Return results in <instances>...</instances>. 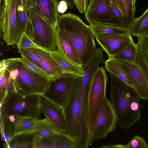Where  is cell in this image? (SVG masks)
Wrapping results in <instances>:
<instances>
[{
	"mask_svg": "<svg viewBox=\"0 0 148 148\" xmlns=\"http://www.w3.org/2000/svg\"><path fill=\"white\" fill-rule=\"evenodd\" d=\"M57 29L67 40L84 66L96 49L90 25L78 16L69 12L59 15Z\"/></svg>",
	"mask_w": 148,
	"mask_h": 148,
	"instance_id": "1",
	"label": "cell"
},
{
	"mask_svg": "<svg viewBox=\"0 0 148 148\" xmlns=\"http://www.w3.org/2000/svg\"><path fill=\"white\" fill-rule=\"evenodd\" d=\"M109 73L110 102L116 115V124L121 129H128L140 118V99L133 88Z\"/></svg>",
	"mask_w": 148,
	"mask_h": 148,
	"instance_id": "2",
	"label": "cell"
},
{
	"mask_svg": "<svg viewBox=\"0 0 148 148\" xmlns=\"http://www.w3.org/2000/svg\"><path fill=\"white\" fill-rule=\"evenodd\" d=\"M6 59L19 71L16 79L12 80L16 92L24 96L33 95L42 96L51 79L31 71L21 61L20 58Z\"/></svg>",
	"mask_w": 148,
	"mask_h": 148,
	"instance_id": "3",
	"label": "cell"
},
{
	"mask_svg": "<svg viewBox=\"0 0 148 148\" xmlns=\"http://www.w3.org/2000/svg\"><path fill=\"white\" fill-rule=\"evenodd\" d=\"M29 21L26 32L38 45L49 51L56 49L57 25L43 17L33 7L28 11Z\"/></svg>",
	"mask_w": 148,
	"mask_h": 148,
	"instance_id": "4",
	"label": "cell"
},
{
	"mask_svg": "<svg viewBox=\"0 0 148 148\" xmlns=\"http://www.w3.org/2000/svg\"><path fill=\"white\" fill-rule=\"evenodd\" d=\"M42 96H22L17 93L11 95L0 105V118L12 114L39 119L41 112Z\"/></svg>",
	"mask_w": 148,
	"mask_h": 148,
	"instance_id": "5",
	"label": "cell"
},
{
	"mask_svg": "<svg viewBox=\"0 0 148 148\" xmlns=\"http://www.w3.org/2000/svg\"><path fill=\"white\" fill-rule=\"evenodd\" d=\"M81 89V78L78 77L73 85L62 108L67 125V133L76 140L78 143L80 133Z\"/></svg>",
	"mask_w": 148,
	"mask_h": 148,
	"instance_id": "6",
	"label": "cell"
},
{
	"mask_svg": "<svg viewBox=\"0 0 148 148\" xmlns=\"http://www.w3.org/2000/svg\"><path fill=\"white\" fill-rule=\"evenodd\" d=\"M116 120L110 101L106 97L96 112L89 129L90 145L95 140L105 138L115 128Z\"/></svg>",
	"mask_w": 148,
	"mask_h": 148,
	"instance_id": "7",
	"label": "cell"
},
{
	"mask_svg": "<svg viewBox=\"0 0 148 148\" xmlns=\"http://www.w3.org/2000/svg\"><path fill=\"white\" fill-rule=\"evenodd\" d=\"M0 26L7 45H16L22 34L17 20L16 0H4L0 10Z\"/></svg>",
	"mask_w": 148,
	"mask_h": 148,
	"instance_id": "8",
	"label": "cell"
},
{
	"mask_svg": "<svg viewBox=\"0 0 148 148\" xmlns=\"http://www.w3.org/2000/svg\"><path fill=\"white\" fill-rule=\"evenodd\" d=\"M107 77L102 67L97 69L92 80L89 91L88 121L89 130L94 116L106 97Z\"/></svg>",
	"mask_w": 148,
	"mask_h": 148,
	"instance_id": "9",
	"label": "cell"
},
{
	"mask_svg": "<svg viewBox=\"0 0 148 148\" xmlns=\"http://www.w3.org/2000/svg\"><path fill=\"white\" fill-rule=\"evenodd\" d=\"M78 77L65 73L59 77L51 80L48 88L42 96V97L63 108L73 85Z\"/></svg>",
	"mask_w": 148,
	"mask_h": 148,
	"instance_id": "10",
	"label": "cell"
},
{
	"mask_svg": "<svg viewBox=\"0 0 148 148\" xmlns=\"http://www.w3.org/2000/svg\"><path fill=\"white\" fill-rule=\"evenodd\" d=\"M111 2L110 0H90L84 13L88 22L123 27L114 15Z\"/></svg>",
	"mask_w": 148,
	"mask_h": 148,
	"instance_id": "11",
	"label": "cell"
},
{
	"mask_svg": "<svg viewBox=\"0 0 148 148\" xmlns=\"http://www.w3.org/2000/svg\"><path fill=\"white\" fill-rule=\"evenodd\" d=\"M29 60L47 73L52 80L65 73L64 70L53 59L50 52L42 48H33Z\"/></svg>",
	"mask_w": 148,
	"mask_h": 148,
	"instance_id": "12",
	"label": "cell"
},
{
	"mask_svg": "<svg viewBox=\"0 0 148 148\" xmlns=\"http://www.w3.org/2000/svg\"><path fill=\"white\" fill-rule=\"evenodd\" d=\"M132 36L130 34L103 35L95 38L107 54L108 58H111L134 41Z\"/></svg>",
	"mask_w": 148,
	"mask_h": 148,
	"instance_id": "13",
	"label": "cell"
},
{
	"mask_svg": "<svg viewBox=\"0 0 148 148\" xmlns=\"http://www.w3.org/2000/svg\"><path fill=\"white\" fill-rule=\"evenodd\" d=\"M128 69L134 84V89L138 94L140 99H148V76L137 62L132 64L121 61Z\"/></svg>",
	"mask_w": 148,
	"mask_h": 148,
	"instance_id": "14",
	"label": "cell"
},
{
	"mask_svg": "<svg viewBox=\"0 0 148 148\" xmlns=\"http://www.w3.org/2000/svg\"><path fill=\"white\" fill-rule=\"evenodd\" d=\"M40 106L45 116L60 132L67 133L68 129L63 109L42 97Z\"/></svg>",
	"mask_w": 148,
	"mask_h": 148,
	"instance_id": "15",
	"label": "cell"
},
{
	"mask_svg": "<svg viewBox=\"0 0 148 148\" xmlns=\"http://www.w3.org/2000/svg\"><path fill=\"white\" fill-rule=\"evenodd\" d=\"M58 3L57 0H33L32 7L44 18L57 25Z\"/></svg>",
	"mask_w": 148,
	"mask_h": 148,
	"instance_id": "16",
	"label": "cell"
},
{
	"mask_svg": "<svg viewBox=\"0 0 148 148\" xmlns=\"http://www.w3.org/2000/svg\"><path fill=\"white\" fill-rule=\"evenodd\" d=\"M106 70L114 75L128 86L134 88V84L131 75L127 67L121 61L108 58L105 62Z\"/></svg>",
	"mask_w": 148,
	"mask_h": 148,
	"instance_id": "17",
	"label": "cell"
},
{
	"mask_svg": "<svg viewBox=\"0 0 148 148\" xmlns=\"http://www.w3.org/2000/svg\"><path fill=\"white\" fill-rule=\"evenodd\" d=\"M56 43V49L64 57L78 66L83 67L72 47L57 29Z\"/></svg>",
	"mask_w": 148,
	"mask_h": 148,
	"instance_id": "18",
	"label": "cell"
},
{
	"mask_svg": "<svg viewBox=\"0 0 148 148\" xmlns=\"http://www.w3.org/2000/svg\"><path fill=\"white\" fill-rule=\"evenodd\" d=\"M53 59L64 70L65 73L82 77L83 75V67L78 66L67 59L56 49L50 52Z\"/></svg>",
	"mask_w": 148,
	"mask_h": 148,
	"instance_id": "19",
	"label": "cell"
},
{
	"mask_svg": "<svg viewBox=\"0 0 148 148\" xmlns=\"http://www.w3.org/2000/svg\"><path fill=\"white\" fill-rule=\"evenodd\" d=\"M89 24L95 38L103 35L130 34L129 29L123 27L107 24L95 23Z\"/></svg>",
	"mask_w": 148,
	"mask_h": 148,
	"instance_id": "20",
	"label": "cell"
},
{
	"mask_svg": "<svg viewBox=\"0 0 148 148\" xmlns=\"http://www.w3.org/2000/svg\"><path fill=\"white\" fill-rule=\"evenodd\" d=\"M15 92L13 81L10 77L8 70L0 71V105Z\"/></svg>",
	"mask_w": 148,
	"mask_h": 148,
	"instance_id": "21",
	"label": "cell"
},
{
	"mask_svg": "<svg viewBox=\"0 0 148 148\" xmlns=\"http://www.w3.org/2000/svg\"><path fill=\"white\" fill-rule=\"evenodd\" d=\"M129 30L132 36H148V7L142 15L135 18Z\"/></svg>",
	"mask_w": 148,
	"mask_h": 148,
	"instance_id": "22",
	"label": "cell"
},
{
	"mask_svg": "<svg viewBox=\"0 0 148 148\" xmlns=\"http://www.w3.org/2000/svg\"><path fill=\"white\" fill-rule=\"evenodd\" d=\"M37 137L31 132L24 133L14 136L6 147L7 148H34Z\"/></svg>",
	"mask_w": 148,
	"mask_h": 148,
	"instance_id": "23",
	"label": "cell"
},
{
	"mask_svg": "<svg viewBox=\"0 0 148 148\" xmlns=\"http://www.w3.org/2000/svg\"><path fill=\"white\" fill-rule=\"evenodd\" d=\"M137 37V61L148 76V36Z\"/></svg>",
	"mask_w": 148,
	"mask_h": 148,
	"instance_id": "24",
	"label": "cell"
},
{
	"mask_svg": "<svg viewBox=\"0 0 148 148\" xmlns=\"http://www.w3.org/2000/svg\"><path fill=\"white\" fill-rule=\"evenodd\" d=\"M58 131L46 118L39 119L34 127L29 132L34 134L38 138L55 134Z\"/></svg>",
	"mask_w": 148,
	"mask_h": 148,
	"instance_id": "25",
	"label": "cell"
},
{
	"mask_svg": "<svg viewBox=\"0 0 148 148\" xmlns=\"http://www.w3.org/2000/svg\"><path fill=\"white\" fill-rule=\"evenodd\" d=\"M38 119L16 116V119L14 123V135L29 132Z\"/></svg>",
	"mask_w": 148,
	"mask_h": 148,
	"instance_id": "26",
	"label": "cell"
},
{
	"mask_svg": "<svg viewBox=\"0 0 148 148\" xmlns=\"http://www.w3.org/2000/svg\"><path fill=\"white\" fill-rule=\"evenodd\" d=\"M137 51L136 44L133 41L111 58L118 60L135 64L137 61Z\"/></svg>",
	"mask_w": 148,
	"mask_h": 148,
	"instance_id": "27",
	"label": "cell"
},
{
	"mask_svg": "<svg viewBox=\"0 0 148 148\" xmlns=\"http://www.w3.org/2000/svg\"><path fill=\"white\" fill-rule=\"evenodd\" d=\"M1 139L4 142L3 146L6 148L14 135V123L10 120L8 116L0 118Z\"/></svg>",
	"mask_w": 148,
	"mask_h": 148,
	"instance_id": "28",
	"label": "cell"
},
{
	"mask_svg": "<svg viewBox=\"0 0 148 148\" xmlns=\"http://www.w3.org/2000/svg\"><path fill=\"white\" fill-rule=\"evenodd\" d=\"M124 27L129 29L135 18L136 7L132 0H121Z\"/></svg>",
	"mask_w": 148,
	"mask_h": 148,
	"instance_id": "29",
	"label": "cell"
},
{
	"mask_svg": "<svg viewBox=\"0 0 148 148\" xmlns=\"http://www.w3.org/2000/svg\"><path fill=\"white\" fill-rule=\"evenodd\" d=\"M17 20L21 32H25L29 18L28 12L25 8L22 0H16Z\"/></svg>",
	"mask_w": 148,
	"mask_h": 148,
	"instance_id": "30",
	"label": "cell"
},
{
	"mask_svg": "<svg viewBox=\"0 0 148 148\" xmlns=\"http://www.w3.org/2000/svg\"><path fill=\"white\" fill-rule=\"evenodd\" d=\"M56 138L58 148H79L77 141L68 133L58 131Z\"/></svg>",
	"mask_w": 148,
	"mask_h": 148,
	"instance_id": "31",
	"label": "cell"
},
{
	"mask_svg": "<svg viewBox=\"0 0 148 148\" xmlns=\"http://www.w3.org/2000/svg\"><path fill=\"white\" fill-rule=\"evenodd\" d=\"M56 133L41 138L37 137L34 148H58Z\"/></svg>",
	"mask_w": 148,
	"mask_h": 148,
	"instance_id": "32",
	"label": "cell"
},
{
	"mask_svg": "<svg viewBox=\"0 0 148 148\" xmlns=\"http://www.w3.org/2000/svg\"><path fill=\"white\" fill-rule=\"evenodd\" d=\"M148 144L141 137L136 136L134 137L127 144L109 145L101 147L102 148H147Z\"/></svg>",
	"mask_w": 148,
	"mask_h": 148,
	"instance_id": "33",
	"label": "cell"
},
{
	"mask_svg": "<svg viewBox=\"0 0 148 148\" xmlns=\"http://www.w3.org/2000/svg\"><path fill=\"white\" fill-rule=\"evenodd\" d=\"M16 45L18 49L42 48L36 44L26 32L22 33Z\"/></svg>",
	"mask_w": 148,
	"mask_h": 148,
	"instance_id": "34",
	"label": "cell"
},
{
	"mask_svg": "<svg viewBox=\"0 0 148 148\" xmlns=\"http://www.w3.org/2000/svg\"><path fill=\"white\" fill-rule=\"evenodd\" d=\"M20 58L21 61L31 71L35 73L51 79L50 77L47 73L31 62L25 57L21 56Z\"/></svg>",
	"mask_w": 148,
	"mask_h": 148,
	"instance_id": "35",
	"label": "cell"
},
{
	"mask_svg": "<svg viewBox=\"0 0 148 148\" xmlns=\"http://www.w3.org/2000/svg\"><path fill=\"white\" fill-rule=\"evenodd\" d=\"M75 5L81 14L85 13L90 0H73Z\"/></svg>",
	"mask_w": 148,
	"mask_h": 148,
	"instance_id": "36",
	"label": "cell"
},
{
	"mask_svg": "<svg viewBox=\"0 0 148 148\" xmlns=\"http://www.w3.org/2000/svg\"><path fill=\"white\" fill-rule=\"evenodd\" d=\"M111 5L114 15L121 23L123 26L124 27L123 15L121 10L116 5L111 2Z\"/></svg>",
	"mask_w": 148,
	"mask_h": 148,
	"instance_id": "37",
	"label": "cell"
},
{
	"mask_svg": "<svg viewBox=\"0 0 148 148\" xmlns=\"http://www.w3.org/2000/svg\"><path fill=\"white\" fill-rule=\"evenodd\" d=\"M68 7V4L66 2L61 0L58 3V10L59 13L64 14L67 10Z\"/></svg>",
	"mask_w": 148,
	"mask_h": 148,
	"instance_id": "38",
	"label": "cell"
},
{
	"mask_svg": "<svg viewBox=\"0 0 148 148\" xmlns=\"http://www.w3.org/2000/svg\"><path fill=\"white\" fill-rule=\"evenodd\" d=\"M8 67V64L6 59L1 60L0 63V71L7 70Z\"/></svg>",
	"mask_w": 148,
	"mask_h": 148,
	"instance_id": "39",
	"label": "cell"
},
{
	"mask_svg": "<svg viewBox=\"0 0 148 148\" xmlns=\"http://www.w3.org/2000/svg\"><path fill=\"white\" fill-rule=\"evenodd\" d=\"M66 2L68 4V7L70 9H72L74 8L75 4L73 0H61Z\"/></svg>",
	"mask_w": 148,
	"mask_h": 148,
	"instance_id": "40",
	"label": "cell"
},
{
	"mask_svg": "<svg viewBox=\"0 0 148 148\" xmlns=\"http://www.w3.org/2000/svg\"><path fill=\"white\" fill-rule=\"evenodd\" d=\"M8 117L10 121L14 123L16 119V116L14 114H12Z\"/></svg>",
	"mask_w": 148,
	"mask_h": 148,
	"instance_id": "41",
	"label": "cell"
},
{
	"mask_svg": "<svg viewBox=\"0 0 148 148\" xmlns=\"http://www.w3.org/2000/svg\"><path fill=\"white\" fill-rule=\"evenodd\" d=\"M117 4L118 6L122 12V1H121V0H117Z\"/></svg>",
	"mask_w": 148,
	"mask_h": 148,
	"instance_id": "42",
	"label": "cell"
},
{
	"mask_svg": "<svg viewBox=\"0 0 148 148\" xmlns=\"http://www.w3.org/2000/svg\"><path fill=\"white\" fill-rule=\"evenodd\" d=\"M110 0L111 2L113 3H114V4H116L118 6L117 0Z\"/></svg>",
	"mask_w": 148,
	"mask_h": 148,
	"instance_id": "43",
	"label": "cell"
},
{
	"mask_svg": "<svg viewBox=\"0 0 148 148\" xmlns=\"http://www.w3.org/2000/svg\"><path fill=\"white\" fill-rule=\"evenodd\" d=\"M136 0H132L133 3H135V1H136Z\"/></svg>",
	"mask_w": 148,
	"mask_h": 148,
	"instance_id": "44",
	"label": "cell"
},
{
	"mask_svg": "<svg viewBox=\"0 0 148 148\" xmlns=\"http://www.w3.org/2000/svg\"><path fill=\"white\" fill-rule=\"evenodd\" d=\"M23 1H29V0H23Z\"/></svg>",
	"mask_w": 148,
	"mask_h": 148,
	"instance_id": "45",
	"label": "cell"
},
{
	"mask_svg": "<svg viewBox=\"0 0 148 148\" xmlns=\"http://www.w3.org/2000/svg\"><path fill=\"white\" fill-rule=\"evenodd\" d=\"M1 0H0V3H1Z\"/></svg>",
	"mask_w": 148,
	"mask_h": 148,
	"instance_id": "46",
	"label": "cell"
},
{
	"mask_svg": "<svg viewBox=\"0 0 148 148\" xmlns=\"http://www.w3.org/2000/svg\"><path fill=\"white\" fill-rule=\"evenodd\" d=\"M147 148H148V144Z\"/></svg>",
	"mask_w": 148,
	"mask_h": 148,
	"instance_id": "47",
	"label": "cell"
}]
</instances>
